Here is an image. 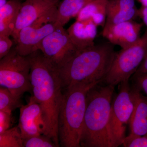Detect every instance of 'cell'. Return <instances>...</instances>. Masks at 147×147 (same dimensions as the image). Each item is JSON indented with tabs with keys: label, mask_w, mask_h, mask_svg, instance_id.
Masks as SVG:
<instances>
[{
	"label": "cell",
	"mask_w": 147,
	"mask_h": 147,
	"mask_svg": "<svg viewBox=\"0 0 147 147\" xmlns=\"http://www.w3.org/2000/svg\"><path fill=\"white\" fill-rule=\"evenodd\" d=\"M28 57L33 96L42 109L46 134L59 147L58 117L63 94L60 78L57 69L40 50H37Z\"/></svg>",
	"instance_id": "6da1fadb"
},
{
	"label": "cell",
	"mask_w": 147,
	"mask_h": 147,
	"mask_svg": "<svg viewBox=\"0 0 147 147\" xmlns=\"http://www.w3.org/2000/svg\"><path fill=\"white\" fill-rule=\"evenodd\" d=\"M115 53L109 42L78 50L57 69L63 90L76 84L103 82Z\"/></svg>",
	"instance_id": "7a4b0ae2"
},
{
	"label": "cell",
	"mask_w": 147,
	"mask_h": 147,
	"mask_svg": "<svg viewBox=\"0 0 147 147\" xmlns=\"http://www.w3.org/2000/svg\"><path fill=\"white\" fill-rule=\"evenodd\" d=\"M100 83L92 87L87 94L81 147H116L110 127L115 86H100Z\"/></svg>",
	"instance_id": "3957f363"
},
{
	"label": "cell",
	"mask_w": 147,
	"mask_h": 147,
	"mask_svg": "<svg viewBox=\"0 0 147 147\" xmlns=\"http://www.w3.org/2000/svg\"><path fill=\"white\" fill-rule=\"evenodd\" d=\"M97 84H76L64 89L58 117V136L61 146L81 147L87 94Z\"/></svg>",
	"instance_id": "277c9868"
},
{
	"label": "cell",
	"mask_w": 147,
	"mask_h": 147,
	"mask_svg": "<svg viewBox=\"0 0 147 147\" xmlns=\"http://www.w3.org/2000/svg\"><path fill=\"white\" fill-rule=\"evenodd\" d=\"M147 47V30L133 45L117 52L103 82L116 86L129 81L144 60Z\"/></svg>",
	"instance_id": "5b68a950"
},
{
	"label": "cell",
	"mask_w": 147,
	"mask_h": 147,
	"mask_svg": "<svg viewBox=\"0 0 147 147\" xmlns=\"http://www.w3.org/2000/svg\"><path fill=\"white\" fill-rule=\"evenodd\" d=\"M0 86L21 97L32 90L30 62L28 56L20 55L15 48L0 59Z\"/></svg>",
	"instance_id": "8992f818"
},
{
	"label": "cell",
	"mask_w": 147,
	"mask_h": 147,
	"mask_svg": "<svg viewBox=\"0 0 147 147\" xmlns=\"http://www.w3.org/2000/svg\"><path fill=\"white\" fill-rule=\"evenodd\" d=\"M118 94L113 100L110 112V127L116 147L122 145L134 107V95L129 81L119 84Z\"/></svg>",
	"instance_id": "52a82bcc"
},
{
	"label": "cell",
	"mask_w": 147,
	"mask_h": 147,
	"mask_svg": "<svg viewBox=\"0 0 147 147\" xmlns=\"http://www.w3.org/2000/svg\"><path fill=\"white\" fill-rule=\"evenodd\" d=\"M60 0H26L21 3L11 36L16 43L21 29L34 24L55 22Z\"/></svg>",
	"instance_id": "ba28073f"
},
{
	"label": "cell",
	"mask_w": 147,
	"mask_h": 147,
	"mask_svg": "<svg viewBox=\"0 0 147 147\" xmlns=\"http://www.w3.org/2000/svg\"><path fill=\"white\" fill-rule=\"evenodd\" d=\"M55 68L62 66L78 50L71 42L67 30L59 26L44 38L38 47Z\"/></svg>",
	"instance_id": "9c48e42d"
},
{
	"label": "cell",
	"mask_w": 147,
	"mask_h": 147,
	"mask_svg": "<svg viewBox=\"0 0 147 147\" xmlns=\"http://www.w3.org/2000/svg\"><path fill=\"white\" fill-rule=\"evenodd\" d=\"M18 126L24 139L42 134L47 135L42 109L33 96L27 104L20 107Z\"/></svg>",
	"instance_id": "30bf717a"
},
{
	"label": "cell",
	"mask_w": 147,
	"mask_h": 147,
	"mask_svg": "<svg viewBox=\"0 0 147 147\" xmlns=\"http://www.w3.org/2000/svg\"><path fill=\"white\" fill-rule=\"evenodd\" d=\"M143 24L133 21H125L114 25H105L102 35L113 45L124 49L133 45L141 36Z\"/></svg>",
	"instance_id": "8fae6325"
},
{
	"label": "cell",
	"mask_w": 147,
	"mask_h": 147,
	"mask_svg": "<svg viewBox=\"0 0 147 147\" xmlns=\"http://www.w3.org/2000/svg\"><path fill=\"white\" fill-rule=\"evenodd\" d=\"M58 26L55 22H51L25 27L19 32L14 48L20 55L29 56L38 50V45L42 40Z\"/></svg>",
	"instance_id": "7c38bea8"
},
{
	"label": "cell",
	"mask_w": 147,
	"mask_h": 147,
	"mask_svg": "<svg viewBox=\"0 0 147 147\" xmlns=\"http://www.w3.org/2000/svg\"><path fill=\"white\" fill-rule=\"evenodd\" d=\"M98 27L90 19L76 20L67 31L77 50H82L95 45Z\"/></svg>",
	"instance_id": "4fadbf2b"
},
{
	"label": "cell",
	"mask_w": 147,
	"mask_h": 147,
	"mask_svg": "<svg viewBox=\"0 0 147 147\" xmlns=\"http://www.w3.org/2000/svg\"><path fill=\"white\" fill-rule=\"evenodd\" d=\"M135 0H109L105 25L133 21L139 17Z\"/></svg>",
	"instance_id": "5bb4252c"
},
{
	"label": "cell",
	"mask_w": 147,
	"mask_h": 147,
	"mask_svg": "<svg viewBox=\"0 0 147 147\" xmlns=\"http://www.w3.org/2000/svg\"><path fill=\"white\" fill-rule=\"evenodd\" d=\"M134 95V107L130 119V134L143 136L147 133V96L141 91L132 86Z\"/></svg>",
	"instance_id": "9a60e30c"
},
{
	"label": "cell",
	"mask_w": 147,
	"mask_h": 147,
	"mask_svg": "<svg viewBox=\"0 0 147 147\" xmlns=\"http://www.w3.org/2000/svg\"><path fill=\"white\" fill-rule=\"evenodd\" d=\"M21 3L19 0H9L0 7V35L11 36Z\"/></svg>",
	"instance_id": "2e32d148"
},
{
	"label": "cell",
	"mask_w": 147,
	"mask_h": 147,
	"mask_svg": "<svg viewBox=\"0 0 147 147\" xmlns=\"http://www.w3.org/2000/svg\"><path fill=\"white\" fill-rule=\"evenodd\" d=\"M109 0H92L80 11L76 20L90 19L98 26L104 27L105 24L107 5Z\"/></svg>",
	"instance_id": "e0dca14e"
},
{
	"label": "cell",
	"mask_w": 147,
	"mask_h": 147,
	"mask_svg": "<svg viewBox=\"0 0 147 147\" xmlns=\"http://www.w3.org/2000/svg\"><path fill=\"white\" fill-rule=\"evenodd\" d=\"M92 0H63L58 5L55 23L64 27L74 17H76L80 11Z\"/></svg>",
	"instance_id": "ac0fdd59"
},
{
	"label": "cell",
	"mask_w": 147,
	"mask_h": 147,
	"mask_svg": "<svg viewBox=\"0 0 147 147\" xmlns=\"http://www.w3.org/2000/svg\"><path fill=\"white\" fill-rule=\"evenodd\" d=\"M21 97L12 93L7 88H0V110L12 113L23 105Z\"/></svg>",
	"instance_id": "d6986e66"
},
{
	"label": "cell",
	"mask_w": 147,
	"mask_h": 147,
	"mask_svg": "<svg viewBox=\"0 0 147 147\" xmlns=\"http://www.w3.org/2000/svg\"><path fill=\"white\" fill-rule=\"evenodd\" d=\"M24 139L18 126L0 134V147H24Z\"/></svg>",
	"instance_id": "ffe728a7"
},
{
	"label": "cell",
	"mask_w": 147,
	"mask_h": 147,
	"mask_svg": "<svg viewBox=\"0 0 147 147\" xmlns=\"http://www.w3.org/2000/svg\"><path fill=\"white\" fill-rule=\"evenodd\" d=\"M24 147H56L57 145L49 136L42 134L24 139Z\"/></svg>",
	"instance_id": "44dd1931"
},
{
	"label": "cell",
	"mask_w": 147,
	"mask_h": 147,
	"mask_svg": "<svg viewBox=\"0 0 147 147\" xmlns=\"http://www.w3.org/2000/svg\"><path fill=\"white\" fill-rule=\"evenodd\" d=\"M122 145L124 147H147V133L143 136L129 134L124 139Z\"/></svg>",
	"instance_id": "7402d4cb"
},
{
	"label": "cell",
	"mask_w": 147,
	"mask_h": 147,
	"mask_svg": "<svg viewBox=\"0 0 147 147\" xmlns=\"http://www.w3.org/2000/svg\"><path fill=\"white\" fill-rule=\"evenodd\" d=\"M13 44L9 36L0 35V59L8 54L12 49Z\"/></svg>",
	"instance_id": "603a6c76"
},
{
	"label": "cell",
	"mask_w": 147,
	"mask_h": 147,
	"mask_svg": "<svg viewBox=\"0 0 147 147\" xmlns=\"http://www.w3.org/2000/svg\"><path fill=\"white\" fill-rule=\"evenodd\" d=\"M12 113L0 110V134L10 128Z\"/></svg>",
	"instance_id": "cb8c5ba5"
},
{
	"label": "cell",
	"mask_w": 147,
	"mask_h": 147,
	"mask_svg": "<svg viewBox=\"0 0 147 147\" xmlns=\"http://www.w3.org/2000/svg\"><path fill=\"white\" fill-rule=\"evenodd\" d=\"M132 78L134 82V86L140 91H142L147 96V73L134 74Z\"/></svg>",
	"instance_id": "d4e9b609"
},
{
	"label": "cell",
	"mask_w": 147,
	"mask_h": 147,
	"mask_svg": "<svg viewBox=\"0 0 147 147\" xmlns=\"http://www.w3.org/2000/svg\"><path fill=\"white\" fill-rule=\"evenodd\" d=\"M145 73H147V47L144 60L134 74H140Z\"/></svg>",
	"instance_id": "484cf974"
},
{
	"label": "cell",
	"mask_w": 147,
	"mask_h": 147,
	"mask_svg": "<svg viewBox=\"0 0 147 147\" xmlns=\"http://www.w3.org/2000/svg\"><path fill=\"white\" fill-rule=\"evenodd\" d=\"M139 17L142 18L147 27V7L142 6L141 8L139 9Z\"/></svg>",
	"instance_id": "4316f807"
},
{
	"label": "cell",
	"mask_w": 147,
	"mask_h": 147,
	"mask_svg": "<svg viewBox=\"0 0 147 147\" xmlns=\"http://www.w3.org/2000/svg\"><path fill=\"white\" fill-rule=\"evenodd\" d=\"M139 3H141L142 6L147 7V0H137Z\"/></svg>",
	"instance_id": "83f0119b"
},
{
	"label": "cell",
	"mask_w": 147,
	"mask_h": 147,
	"mask_svg": "<svg viewBox=\"0 0 147 147\" xmlns=\"http://www.w3.org/2000/svg\"><path fill=\"white\" fill-rule=\"evenodd\" d=\"M7 0H0V7H2L7 3Z\"/></svg>",
	"instance_id": "f1b7e54d"
}]
</instances>
